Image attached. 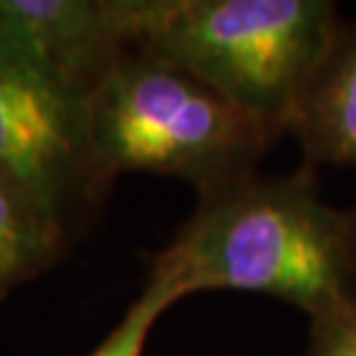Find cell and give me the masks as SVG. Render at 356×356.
Listing matches in <instances>:
<instances>
[{
  "label": "cell",
  "mask_w": 356,
  "mask_h": 356,
  "mask_svg": "<svg viewBox=\"0 0 356 356\" xmlns=\"http://www.w3.org/2000/svg\"><path fill=\"white\" fill-rule=\"evenodd\" d=\"M347 218H350V227H352V238H354V245H356V209L352 213H347Z\"/></svg>",
  "instance_id": "30bf717a"
},
{
  "label": "cell",
  "mask_w": 356,
  "mask_h": 356,
  "mask_svg": "<svg viewBox=\"0 0 356 356\" xmlns=\"http://www.w3.org/2000/svg\"><path fill=\"white\" fill-rule=\"evenodd\" d=\"M289 132L310 165L356 167V26H340L305 88Z\"/></svg>",
  "instance_id": "8992f818"
},
{
  "label": "cell",
  "mask_w": 356,
  "mask_h": 356,
  "mask_svg": "<svg viewBox=\"0 0 356 356\" xmlns=\"http://www.w3.org/2000/svg\"><path fill=\"white\" fill-rule=\"evenodd\" d=\"M0 167L63 225L76 192L95 195L88 97L58 86L0 42Z\"/></svg>",
  "instance_id": "277c9868"
},
{
  "label": "cell",
  "mask_w": 356,
  "mask_h": 356,
  "mask_svg": "<svg viewBox=\"0 0 356 356\" xmlns=\"http://www.w3.org/2000/svg\"><path fill=\"white\" fill-rule=\"evenodd\" d=\"M181 291L162 277L151 275L144 291L134 301L118 326L88 356H144L146 340L155 322L181 301Z\"/></svg>",
  "instance_id": "ba28073f"
},
{
  "label": "cell",
  "mask_w": 356,
  "mask_h": 356,
  "mask_svg": "<svg viewBox=\"0 0 356 356\" xmlns=\"http://www.w3.org/2000/svg\"><path fill=\"white\" fill-rule=\"evenodd\" d=\"M310 356H356V294L310 317Z\"/></svg>",
  "instance_id": "9c48e42d"
},
{
  "label": "cell",
  "mask_w": 356,
  "mask_h": 356,
  "mask_svg": "<svg viewBox=\"0 0 356 356\" xmlns=\"http://www.w3.org/2000/svg\"><path fill=\"white\" fill-rule=\"evenodd\" d=\"M338 28L326 0H158L137 51L197 76L282 134Z\"/></svg>",
  "instance_id": "3957f363"
},
{
  "label": "cell",
  "mask_w": 356,
  "mask_h": 356,
  "mask_svg": "<svg viewBox=\"0 0 356 356\" xmlns=\"http://www.w3.org/2000/svg\"><path fill=\"white\" fill-rule=\"evenodd\" d=\"M63 234L65 227L0 167V301L54 264L63 250Z\"/></svg>",
  "instance_id": "52a82bcc"
},
{
  "label": "cell",
  "mask_w": 356,
  "mask_h": 356,
  "mask_svg": "<svg viewBox=\"0 0 356 356\" xmlns=\"http://www.w3.org/2000/svg\"><path fill=\"white\" fill-rule=\"evenodd\" d=\"M151 275L183 298L250 291L315 317L356 294V245L347 213L324 202L310 167L254 172L202 195L195 216L153 259Z\"/></svg>",
  "instance_id": "6da1fadb"
},
{
  "label": "cell",
  "mask_w": 356,
  "mask_h": 356,
  "mask_svg": "<svg viewBox=\"0 0 356 356\" xmlns=\"http://www.w3.org/2000/svg\"><path fill=\"white\" fill-rule=\"evenodd\" d=\"M158 0H0V42L58 86L90 97L153 24Z\"/></svg>",
  "instance_id": "5b68a950"
},
{
  "label": "cell",
  "mask_w": 356,
  "mask_h": 356,
  "mask_svg": "<svg viewBox=\"0 0 356 356\" xmlns=\"http://www.w3.org/2000/svg\"><path fill=\"white\" fill-rule=\"evenodd\" d=\"M280 137L209 83L141 51L113 63L88 97L97 188L123 172L195 183L199 195L257 172Z\"/></svg>",
  "instance_id": "7a4b0ae2"
}]
</instances>
